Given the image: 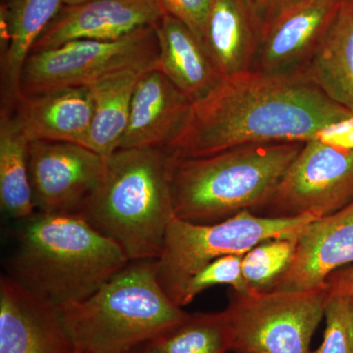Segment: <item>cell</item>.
Instances as JSON below:
<instances>
[{"instance_id": "obj_1", "label": "cell", "mask_w": 353, "mask_h": 353, "mask_svg": "<svg viewBox=\"0 0 353 353\" xmlns=\"http://www.w3.org/2000/svg\"><path fill=\"white\" fill-rule=\"evenodd\" d=\"M326 139L353 148V114L303 73L250 71L224 78L194 102L165 150L176 158L208 157L248 145Z\"/></svg>"}, {"instance_id": "obj_2", "label": "cell", "mask_w": 353, "mask_h": 353, "mask_svg": "<svg viewBox=\"0 0 353 353\" xmlns=\"http://www.w3.org/2000/svg\"><path fill=\"white\" fill-rule=\"evenodd\" d=\"M20 223L6 275L55 308L85 301L131 262L81 215L36 212Z\"/></svg>"}, {"instance_id": "obj_3", "label": "cell", "mask_w": 353, "mask_h": 353, "mask_svg": "<svg viewBox=\"0 0 353 353\" xmlns=\"http://www.w3.org/2000/svg\"><path fill=\"white\" fill-rule=\"evenodd\" d=\"M172 155L165 148H119L80 215L120 246L130 261L157 260L176 219Z\"/></svg>"}, {"instance_id": "obj_4", "label": "cell", "mask_w": 353, "mask_h": 353, "mask_svg": "<svg viewBox=\"0 0 353 353\" xmlns=\"http://www.w3.org/2000/svg\"><path fill=\"white\" fill-rule=\"evenodd\" d=\"M304 143L238 146L194 158L172 157L176 219L215 224L241 211L259 212Z\"/></svg>"}, {"instance_id": "obj_5", "label": "cell", "mask_w": 353, "mask_h": 353, "mask_svg": "<svg viewBox=\"0 0 353 353\" xmlns=\"http://www.w3.org/2000/svg\"><path fill=\"white\" fill-rule=\"evenodd\" d=\"M58 310L80 353H128L189 315L158 282L157 260L130 262L85 301Z\"/></svg>"}, {"instance_id": "obj_6", "label": "cell", "mask_w": 353, "mask_h": 353, "mask_svg": "<svg viewBox=\"0 0 353 353\" xmlns=\"http://www.w3.org/2000/svg\"><path fill=\"white\" fill-rule=\"evenodd\" d=\"M317 219L311 215L265 217L250 210L215 224L175 219L168 228L163 252L157 260L158 282L171 301L180 306L188 281L213 260L245 255L265 241L296 236Z\"/></svg>"}, {"instance_id": "obj_7", "label": "cell", "mask_w": 353, "mask_h": 353, "mask_svg": "<svg viewBox=\"0 0 353 353\" xmlns=\"http://www.w3.org/2000/svg\"><path fill=\"white\" fill-rule=\"evenodd\" d=\"M328 285L304 292H234L225 309L231 352L311 353Z\"/></svg>"}, {"instance_id": "obj_8", "label": "cell", "mask_w": 353, "mask_h": 353, "mask_svg": "<svg viewBox=\"0 0 353 353\" xmlns=\"http://www.w3.org/2000/svg\"><path fill=\"white\" fill-rule=\"evenodd\" d=\"M158 54L154 26L141 28L116 41H68L29 55L21 75L20 94L88 87L121 70L146 71L157 67Z\"/></svg>"}, {"instance_id": "obj_9", "label": "cell", "mask_w": 353, "mask_h": 353, "mask_svg": "<svg viewBox=\"0 0 353 353\" xmlns=\"http://www.w3.org/2000/svg\"><path fill=\"white\" fill-rule=\"evenodd\" d=\"M353 202V148L326 139L303 143L273 196L259 211L265 217H314L338 212Z\"/></svg>"}, {"instance_id": "obj_10", "label": "cell", "mask_w": 353, "mask_h": 353, "mask_svg": "<svg viewBox=\"0 0 353 353\" xmlns=\"http://www.w3.org/2000/svg\"><path fill=\"white\" fill-rule=\"evenodd\" d=\"M105 158L65 141H31L29 175L37 212L78 214L94 194Z\"/></svg>"}, {"instance_id": "obj_11", "label": "cell", "mask_w": 353, "mask_h": 353, "mask_svg": "<svg viewBox=\"0 0 353 353\" xmlns=\"http://www.w3.org/2000/svg\"><path fill=\"white\" fill-rule=\"evenodd\" d=\"M343 0H289L263 23L253 71L301 73Z\"/></svg>"}, {"instance_id": "obj_12", "label": "cell", "mask_w": 353, "mask_h": 353, "mask_svg": "<svg viewBox=\"0 0 353 353\" xmlns=\"http://www.w3.org/2000/svg\"><path fill=\"white\" fill-rule=\"evenodd\" d=\"M165 14L159 0H92L63 6L32 52L77 39L116 41L141 28L157 25Z\"/></svg>"}, {"instance_id": "obj_13", "label": "cell", "mask_w": 353, "mask_h": 353, "mask_svg": "<svg viewBox=\"0 0 353 353\" xmlns=\"http://www.w3.org/2000/svg\"><path fill=\"white\" fill-rule=\"evenodd\" d=\"M353 263V202L304 227L285 273L268 292H304L326 285L334 271Z\"/></svg>"}, {"instance_id": "obj_14", "label": "cell", "mask_w": 353, "mask_h": 353, "mask_svg": "<svg viewBox=\"0 0 353 353\" xmlns=\"http://www.w3.org/2000/svg\"><path fill=\"white\" fill-rule=\"evenodd\" d=\"M75 352L59 310L2 275L0 353Z\"/></svg>"}, {"instance_id": "obj_15", "label": "cell", "mask_w": 353, "mask_h": 353, "mask_svg": "<svg viewBox=\"0 0 353 353\" xmlns=\"http://www.w3.org/2000/svg\"><path fill=\"white\" fill-rule=\"evenodd\" d=\"M12 111L30 143L65 141L88 148L94 115L88 87L20 94L14 102Z\"/></svg>"}, {"instance_id": "obj_16", "label": "cell", "mask_w": 353, "mask_h": 353, "mask_svg": "<svg viewBox=\"0 0 353 353\" xmlns=\"http://www.w3.org/2000/svg\"><path fill=\"white\" fill-rule=\"evenodd\" d=\"M192 102L155 68L139 79L120 148H166L188 117Z\"/></svg>"}, {"instance_id": "obj_17", "label": "cell", "mask_w": 353, "mask_h": 353, "mask_svg": "<svg viewBox=\"0 0 353 353\" xmlns=\"http://www.w3.org/2000/svg\"><path fill=\"white\" fill-rule=\"evenodd\" d=\"M262 27L250 0H213L202 41L224 78L253 71Z\"/></svg>"}, {"instance_id": "obj_18", "label": "cell", "mask_w": 353, "mask_h": 353, "mask_svg": "<svg viewBox=\"0 0 353 353\" xmlns=\"http://www.w3.org/2000/svg\"><path fill=\"white\" fill-rule=\"evenodd\" d=\"M159 69L192 103L213 92L224 80L203 43L187 26L169 14L154 26Z\"/></svg>"}, {"instance_id": "obj_19", "label": "cell", "mask_w": 353, "mask_h": 353, "mask_svg": "<svg viewBox=\"0 0 353 353\" xmlns=\"http://www.w3.org/2000/svg\"><path fill=\"white\" fill-rule=\"evenodd\" d=\"M62 6V0H8L2 4L1 108H13L26 60Z\"/></svg>"}, {"instance_id": "obj_20", "label": "cell", "mask_w": 353, "mask_h": 353, "mask_svg": "<svg viewBox=\"0 0 353 353\" xmlns=\"http://www.w3.org/2000/svg\"><path fill=\"white\" fill-rule=\"evenodd\" d=\"M301 73L331 101L353 114V0H343Z\"/></svg>"}, {"instance_id": "obj_21", "label": "cell", "mask_w": 353, "mask_h": 353, "mask_svg": "<svg viewBox=\"0 0 353 353\" xmlns=\"http://www.w3.org/2000/svg\"><path fill=\"white\" fill-rule=\"evenodd\" d=\"M145 72L121 70L88 85L94 104L88 148L105 159L120 148L129 123L134 90Z\"/></svg>"}, {"instance_id": "obj_22", "label": "cell", "mask_w": 353, "mask_h": 353, "mask_svg": "<svg viewBox=\"0 0 353 353\" xmlns=\"http://www.w3.org/2000/svg\"><path fill=\"white\" fill-rule=\"evenodd\" d=\"M30 141L20 129L12 108L0 114V202L2 210L15 220L37 212L29 175Z\"/></svg>"}, {"instance_id": "obj_23", "label": "cell", "mask_w": 353, "mask_h": 353, "mask_svg": "<svg viewBox=\"0 0 353 353\" xmlns=\"http://www.w3.org/2000/svg\"><path fill=\"white\" fill-rule=\"evenodd\" d=\"M157 353L231 352L224 312L189 314L182 322L150 341Z\"/></svg>"}, {"instance_id": "obj_24", "label": "cell", "mask_w": 353, "mask_h": 353, "mask_svg": "<svg viewBox=\"0 0 353 353\" xmlns=\"http://www.w3.org/2000/svg\"><path fill=\"white\" fill-rule=\"evenodd\" d=\"M297 238L265 241L243 255L241 269L250 292H268L275 285L292 261Z\"/></svg>"}, {"instance_id": "obj_25", "label": "cell", "mask_w": 353, "mask_h": 353, "mask_svg": "<svg viewBox=\"0 0 353 353\" xmlns=\"http://www.w3.org/2000/svg\"><path fill=\"white\" fill-rule=\"evenodd\" d=\"M243 255H227L205 265L188 281L183 290L180 307L192 303L201 292L218 285H228L239 294L250 292L241 269Z\"/></svg>"}, {"instance_id": "obj_26", "label": "cell", "mask_w": 353, "mask_h": 353, "mask_svg": "<svg viewBox=\"0 0 353 353\" xmlns=\"http://www.w3.org/2000/svg\"><path fill=\"white\" fill-rule=\"evenodd\" d=\"M324 318L326 327L321 345L311 353H353L350 297L330 296Z\"/></svg>"}, {"instance_id": "obj_27", "label": "cell", "mask_w": 353, "mask_h": 353, "mask_svg": "<svg viewBox=\"0 0 353 353\" xmlns=\"http://www.w3.org/2000/svg\"><path fill=\"white\" fill-rule=\"evenodd\" d=\"M169 15L181 21L183 25L203 41L204 31L213 0H159ZM203 43V41H202Z\"/></svg>"}, {"instance_id": "obj_28", "label": "cell", "mask_w": 353, "mask_h": 353, "mask_svg": "<svg viewBox=\"0 0 353 353\" xmlns=\"http://www.w3.org/2000/svg\"><path fill=\"white\" fill-rule=\"evenodd\" d=\"M331 296H343L353 299V267L334 271L327 279Z\"/></svg>"}, {"instance_id": "obj_29", "label": "cell", "mask_w": 353, "mask_h": 353, "mask_svg": "<svg viewBox=\"0 0 353 353\" xmlns=\"http://www.w3.org/2000/svg\"><path fill=\"white\" fill-rule=\"evenodd\" d=\"M250 1L260 20L264 23L289 0H250Z\"/></svg>"}, {"instance_id": "obj_30", "label": "cell", "mask_w": 353, "mask_h": 353, "mask_svg": "<svg viewBox=\"0 0 353 353\" xmlns=\"http://www.w3.org/2000/svg\"><path fill=\"white\" fill-rule=\"evenodd\" d=\"M128 353H157L150 347V343H146L145 345H139V347L134 348Z\"/></svg>"}, {"instance_id": "obj_31", "label": "cell", "mask_w": 353, "mask_h": 353, "mask_svg": "<svg viewBox=\"0 0 353 353\" xmlns=\"http://www.w3.org/2000/svg\"><path fill=\"white\" fill-rule=\"evenodd\" d=\"M88 1H92V0H62V3L66 6H73L85 3V2Z\"/></svg>"}, {"instance_id": "obj_32", "label": "cell", "mask_w": 353, "mask_h": 353, "mask_svg": "<svg viewBox=\"0 0 353 353\" xmlns=\"http://www.w3.org/2000/svg\"><path fill=\"white\" fill-rule=\"evenodd\" d=\"M350 328H352V334L353 338V299H350Z\"/></svg>"}, {"instance_id": "obj_33", "label": "cell", "mask_w": 353, "mask_h": 353, "mask_svg": "<svg viewBox=\"0 0 353 353\" xmlns=\"http://www.w3.org/2000/svg\"><path fill=\"white\" fill-rule=\"evenodd\" d=\"M2 1V4L3 3H6L7 1H8V0H1Z\"/></svg>"}, {"instance_id": "obj_34", "label": "cell", "mask_w": 353, "mask_h": 353, "mask_svg": "<svg viewBox=\"0 0 353 353\" xmlns=\"http://www.w3.org/2000/svg\"><path fill=\"white\" fill-rule=\"evenodd\" d=\"M75 353H80V352H76Z\"/></svg>"}]
</instances>
